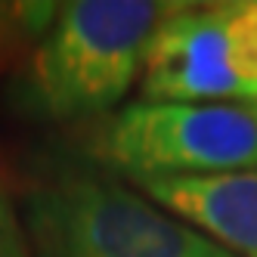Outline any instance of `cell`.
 I'll list each match as a JSON object with an SVG mask.
<instances>
[{
  "label": "cell",
  "mask_w": 257,
  "mask_h": 257,
  "mask_svg": "<svg viewBox=\"0 0 257 257\" xmlns=\"http://www.w3.org/2000/svg\"><path fill=\"white\" fill-rule=\"evenodd\" d=\"M143 192L235 257H257V171L152 177Z\"/></svg>",
  "instance_id": "obj_5"
},
{
  "label": "cell",
  "mask_w": 257,
  "mask_h": 257,
  "mask_svg": "<svg viewBox=\"0 0 257 257\" xmlns=\"http://www.w3.org/2000/svg\"><path fill=\"white\" fill-rule=\"evenodd\" d=\"M99 155L137 183L257 171V105L140 99L105 124Z\"/></svg>",
  "instance_id": "obj_3"
},
{
  "label": "cell",
  "mask_w": 257,
  "mask_h": 257,
  "mask_svg": "<svg viewBox=\"0 0 257 257\" xmlns=\"http://www.w3.org/2000/svg\"><path fill=\"white\" fill-rule=\"evenodd\" d=\"M143 102H251L232 65L226 4H177L158 25L143 59Z\"/></svg>",
  "instance_id": "obj_4"
},
{
  "label": "cell",
  "mask_w": 257,
  "mask_h": 257,
  "mask_svg": "<svg viewBox=\"0 0 257 257\" xmlns=\"http://www.w3.org/2000/svg\"><path fill=\"white\" fill-rule=\"evenodd\" d=\"M177 4L71 0L59 4L16 81V105L38 121H78L124 99L146 50Z\"/></svg>",
  "instance_id": "obj_1"
},
{
  "label": "cell",
  "mask_w": 257,
  "mask_h": 257,
  "mask_svg": "<svg viewBox=\"0 0 257 257\" xmlns=\"http://www.w3.org/2000/svg\"><path fill=\"white\" fill-rule=\"evenodd\" d=\"M0 257H31L22 211H16L4 183H0Z\"/></svg>",
  "instance_id": "obj_8"
},
{
  "label": "cell",
  "mask_w": 257,
  "mask_h": 257,
  "mask_svg": "<svg viewBox=\"0 0 257 257\" xmlns=\"http://www.w3.org/2000/svg\"><path fill=\"white\" fill-rule=\"evenodd\" d=\"M59 4H0V65L31 41H41Z\"/></svg>",
  "instance_id": "obj_6"
},
{
  "label": "cell",
  "mask_w": 257,
  "mask_h": 257,
  "mask_svg": "<svg viewBox=\"0 0 257 257\" xmlns=\"http://www.w3.org/2000/svg\"><path fill=\"white\" fill-rule=\"evenodd\" d=\"M22 226L31 257H235L140 192L96 177L34 183Z\"/></svg>",
  "instance_id": "obj_2"
},
{
  "label": "cell",
  "mask_w": 257,
  "mask_h": 257,
  "mask_svg": "<svg viewBox=\"0 0 257 257\" xmlns=\"http://www.w3.org/2000/svg\"><path fill=\"white\" fill-rule=\"evenodd\" d=\"M226 38L232 65L257 105V4H226Z\"/></svg>",
  "instance_id": "obj_7"
}]
</instances>
